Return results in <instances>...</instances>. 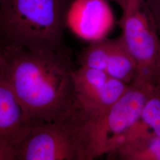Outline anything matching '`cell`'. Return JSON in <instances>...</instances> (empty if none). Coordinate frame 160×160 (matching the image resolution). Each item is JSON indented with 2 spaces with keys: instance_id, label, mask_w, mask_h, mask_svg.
<instances>
[{
  "instance_id": "1",
  "label": "cell",
  "mask_w": 160,
  "mask_h": 160,
  "mask_svg": "<svg viewBox=\"0 0 160 160\" xmlns=\"http://www.w3.org/2000/svg\"><path fill=\"white\" fill-rule=\"evenodd\" d=\"M1 77L32 123L63 120L75 109V68L66 46L31 51L3 46Z\"/></svg>"
},
{
  "instance_id": "2",
  "label": "cell",
  "mask_w": 160,
  "mask_h": 160,
  "mask_svg": "<svg viewBox=\"0 0 160 160\" xmlns=\"http://www.w3.org/2000/svg\"><path fill=\"white\" fill-rule=\"evenodd\" d=\"M71 1L1 0L0 43L31 51L65 46V13Z\"/></svg>"
},
{
  "instance_id": "3",
  "label": "cell",
  "mask_w": 160,
  "mask_h": 160,
  "mask_svg": "<svg viewBox=\"0 0 160 160\" xmlns=\"http://www.w3.org/2000/svg\"><path fill=\"white\" fill-rule=\"evenodd\" d=\"M14 160H92V138L76 111L63 120L36 122L13 150Z\"/></svg>"
},
{
  "instance_id": "4",
  "label": "cell",
  "mask_w": 160,
  "mask_h": 160,
  "mask_svg": "<svg viewBox=\"0 0 160 160\" xmlns=\"http://www.w3.org/2000/svg\"><path fill=\"white\" fill-rule=\"evenodd\" d=\"M122 10V36L137 67L135 86L158 90L160 36L144 0H127Z\"/></svg>"
},
{
  "instance_id": "5",
  "label": "cell",
  "mask_w": 160,
  "mask_h": 160,
  "mask_svg": "<svg viewBox=\"0 0 160 160\" xmlns=\"http://www.w3.org/2000/svg\"><path fill=\"white\" fill-rule=\"evenodd\" d=\"M152 89L129 84L104 118L96 139L98 157L108 154L123 142L141 118L144 104Z\"/></svg>"
},
{
  "instance_id": "6",
  "label": "cell",
  "mask_w": 160,
  "mask_h": 160,
  "mask_svg": "<svg viewBox=\"0 0 160 160\" xmlns=\"http://www.w3.org/2000/svg\"><path fill=\"white\" fill-rule=\"evenodd\" d=\"M114 22L113 13L106 0H72L65 13L67 28L90 42L106 38Z\"/></svg>"
},
{
  "instance_id": "7",
  "label": "cell",
  "mask_w": 160,
  "mask_h": 160,
  "mask_svg": "<svg viewBox=\"0 0 160 160\" xmlns=\"http://www.w3.org/2000/svg\"><path fill=\"white\" fill-rule=\"evenodd\" d=\"M32 125L15 94L1 76L0 150L13 152L14 149L28 133Z\"/></svg>"
},
{
  "instance_id": "8",
  "label": "cell",
  "mask_w": 160,
  "mask_h": 160,
  "mask_svg": "<svg viewBox=\"0 0 160 160\" xmlns=\"http://www.w3.org/2000/svg\"><path fill=\"white\" fill-rule=\"evenodd\" d=\"M129 86L109 78L106 83L96 92L75 98V108L90 132L94 148L96 138L104 118Z\"/></svg>"
},
{
  "instance_id": "9",
  "label": "cell",
  "mask_w": 160,
  "mask_h": 160,
  "mask_svg": "<svg viewBox=\"0 0 160 160\" xmlns=\"http://www.w3.org/2000/svg\"><path fill=\"white\" fill-rule=\"evenodd\" d=\"M106 155L108 160H160V136L140 132L128 138Z\"/></svg>"
},
{
  "instance_id": "10",
  "label": "cell",
  "mask_w": 160,
  "mask_h": 160,
  "mask_svg": "<svg viewBox=\"0 0 160 160\" xmlns=\"http://www.w3.org/2000/svg\"><path fill=\"white\" fill-rule=\"evenodd\" d=\"M105 72L110 78L129 85L136 78L137 67L122 35L110 39L109 57Z\"/></svg>"
},
{
  "instance_id": "11",
  "label": "cell",
  "mask_w": 160,
  "mask_h": 160,
  "mask_svg": "<svg viewBox=\"0 0 160 160\" xmlns=\"http://www.w3.org/2000/svg\"><path fill=\"white\" fill-rule=\"evenodd\" d=\"M110 78L104 71L80 67L74 73L75 98L85 96L99 90Z\"/></svg>"
},
{
  "instance_id": "12",
  "label": "cell",
  "mask_w": 160,
  "mask_h": 160,
  "mask_svg": "<svg viewBox=\"0 0 160 160\" xmlns=\"http://www.w3.org/2000/svg\"><path fill=\"white\" fill-rule=\"evenodd\" d=\"M110 39L107 38L91 42L80 53L78 59L80 67L104 71L109 57Z\"/></svg>"
},
{
  "instance_id": "13",
  "label": "cell",
  "mask_w": 160,
  "mask_h": 160,
  "mask_svg": "<svg viewBox=\"0 0 160 160\" xmlns=\"http://www.w3.org/2000/svg\"><path fill=\"white\" fill-rule=\"evenodd\" d=\"M139 120L149 131L160 136V92L157 90L149 93Z\"/></svg>"
},
{
  "instance_id": "14",
  "label": "cell",
  "mask_w": 160,
  "mask_h": 160,
  "mask_svg": "<svg viewBox=\"0 0 160 160\" xmlns=\"http://www.w3.org/2000/svg\"><path fill=\"white\" fill-rule=\"evenodd\" d=\"M148 7L157 27L160 36V0H144Z\"/></svg>"
},
{
  "instance_id": "15",
  "label": "cell",
  "mask_w": 160,
  "mask_h": 160,
  "mask_svg": "<svg viewBox=\"0 0 160 160\" xmlns=\"http://www.w3.org/2000/svg\"><path fill=\"white\" fill-rule=\"evenodd\" d=\"M0 160H14L12 152L6 150H0Z\"/></svg>"
},
{
  "instance_id": "16",
  "label": "cell",
  "mask_w": 160,
  "mask_h": 160,
  "mask_svg": "<svg viewBox=\"0 0 160 160\" xmlns=\"http://www.w3.org/2000/svg\"><path fill=\"white\" fill-rule=\"evenodd\" d=\"M108 2H113L116 3L117 4H118L119 6H120V8L122 9H123L124 8V7L125 6L126 4V1L127 0H106Z\"/></svg>"
},
{
  "instance_id": "17",
  "label": "cell",
  "mask_w": 160,
  "mask_h": 160,
  "mask_svg": "<svg viewBox=\"0 0 160 160\" xmlns=\"http://www.w3.org/2000/svg\"><path fill=\"white\" fill-rule=\"evenodd\" d=\"M3 46L0 43V77L1 73V66L3 61Z\"/></svg>"
},
{
  "instance_id": "18",
  "label": "cell",
  "mask_w": 160,
  "mask_h": 160,
  "mask_svg": "<svg viewBox=\"0 0 160 160\" xmlns=\"http://www.w3.org/2000/svg\"><path fill=\"white\" fill-rule=\"evenodd\" d=\"M158 92H160V86H159V88H158Z\"/></svg>"
},
{
  "instance_id": "19",
  "label": "cell",
  "mask_w": 160,
  "mask_h": 160,
  "mask_svg": "<svg viewBox=\"0 0 160 160\" xmlns=\"http://www.w3.org/2000/svg\"><path fill=\"white\" fill-rule=\"evenodd\" d=\"M1 0H0V2H1Z\"/></svg>"
}]
</instances>
